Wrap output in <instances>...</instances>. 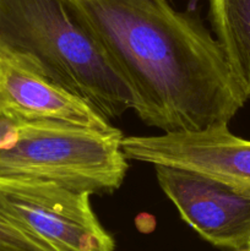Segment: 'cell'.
Returning <instances> with one entry per match:
<instances>
[{"label":"cell","mask_w":250,"mask_h":251,"mask_svg":"<svg viewBox=\"0 0 250 251\" xmlns=\"http://www.w3.org/2000/svg\"><path fill=\"white\" fill-rule=\"evenodd\" d=\"M117 127L98 130L55 120L21 122L19 141L0 151V176L51 181L91 194L113 193L127 159Z\"/></svg>","instance_id":"3"},{"label":"cell","mask_w":250,"mask_h":251,"mask_svg":"<svg viewBox=\"0 0 250 251\" xmlns=\"http://www.w3.org/2000/svg\"><path fill=\"white\" fill-rule=\"evenodd\" d=\"M0 53L82 97L108 120L134 109L129 85L71 0H0Z\"/></svg>","instance_id":"2"},{"label":"cell","mask_w":250,"mask_h":251,"mask_svg":"<svg viewBox=\"0 0 250 251\" xmlns=\"http://www.w3.org/2000/svg\"><path fill=\"white\" fill-rule=\"evenodd\" d=\"M159 186L181 220L220 249L250 248V190L178 167L154 164Z\"/></svg>","instance_id":"5"},{"label":"cell","mask_w":250,"mask_h":251,"mask_svg":"<svg viewBox=\"0 0 250 251\" xmlns=\"http://www.w3.org/2000/svg\"><path fill=\"white\" fill-rule=\"evenodd\" d=\"M210 20L225 61L250 100V0H208Z\"/></svg>","instance_id":"8"},{"label":"cell","mask_w":250,"mask_h":251,"mask_svg":"<svg viewBox=\"0 0 250 251\" xmlns=\"http://www.w3.org/2000/svg\"><path fill=\"white\" fill-rule=\"evenodd\" d=\"M127 161L178 167L250 190V141L235 136L228 125L198 131L124 136Z\"/></svg>","instance_id":"6"},{"label":"cell","mask_w":250,"mask_h":251,"mask_svg":"<svg viewBox=\"0 0 250 251\" xmlns=\"http://www.w3.org/2000/svg\"><path fill=\"white\" fill-rule=\"evenodd\" d=\"M91 195L51 181L0 176V210L59 251H115Z\"/></svg>","instance_id":"4"},{"label":"cell","mask_w":250,"mask_h":251,"mask_svg":"<svg viewBox=\"0 0 250 251\" xmlns=\"http://www.w3.org/2000/svg\"><path fill=\"white\" fill-rule=\"evenodd\" d=\"M0 251H59L0 210Z\"/></svg>","instance_id":"9"},{"label":"cell","mask_w":250,"mask_h":251,"mask_svg":"<svg viewBox=\"0 0 250 251\" xmlns=\"http://www.w3.org/2000/svg\"><path fill=\"white\" fill-rule=\"evenodd\" d=\"M249 249H250V248H249Z\"/></svg>","instance_id":"12"},{"label":"cell","mask_w":250,"mask_h":251,"mask_svg":"<svg viewBox=\"0 0 250 251\" xmlns=\"http://www.w3.org/2000/svg\"><path fill=\"white\" fill-rule=\"evenodd\" d=\"M21 122L0 114V151H5L15 146L20 137Z\"/></svg>","instance_id":"10"},{"label":"cell","mask_w":250,"mask_h":251,"mask_svg":"<svg viewBox=\"0 0 250 251\" xmlns=\"http://www.w3.org/2000/svg\"><path fill=\"white\" fill-rule=\"evenodd\" d=\"M238 251H250V249L248 248V249H243V250H238Z\"/></svg>","instance_id":"11"},{"label":"cell","mask_w":250,"mask_h":251,"mask_svg":"<svg viewBox=\"0 0 250 251\" xmlns=\"http://www.w3.org/2000/svg\"><path fill=\"white\" fill-rule=\"evenodd\" d=\"M0 114L17 122L55 120L98 130L114 127L82 97L1 53Z\"/></svg>","instance_id":"7"},{"label":"cell","mask_w":250,"mask_h":251,"mask_svg":"<svg viewBox=\"0 0 250 251\" xmlns=\"http://www.w3.org/2000/svg\"><path fill=\"white\" fill-rule=\"evenodd\" d=\"M134 95L142 122L164 132L228 125L247 98L217 39L168 0H71Z\"/></svg>","instance_id":"1"}]
</instances>
